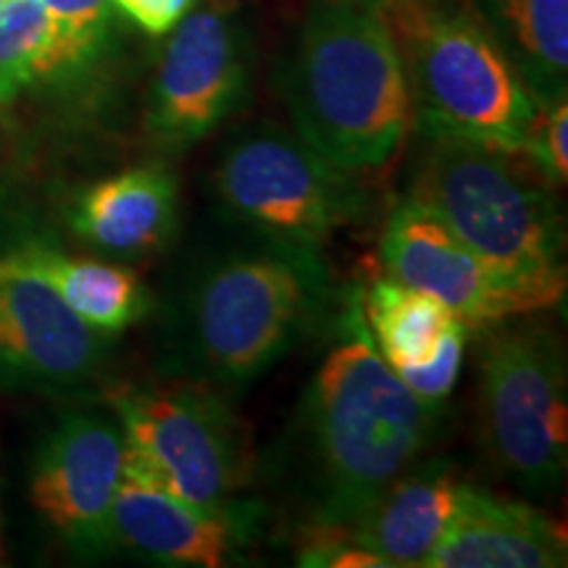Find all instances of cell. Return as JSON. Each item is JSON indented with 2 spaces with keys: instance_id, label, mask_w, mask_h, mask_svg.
<instances>
[{
  "instance_id": "cell-1",
  "label": "cell",
  "mask_w": 568,
  "mask_h": 568,
  "mask_svg": "<svg viewBox=\"0 0 568 568\" xmlns=\"http://www.w3.org/2000/svg\"><path fill=\"white\" fill-rule=\"evenodd\" d=\"M345 337L308 382L287 429L268 453V481L284 510L314 535H343L432 445L443 408L397 379L347 297Z\"/></svg>"
},
{
  "instance_id": "cell-2",
  "label": "cell",
  "mask_w": 568,
  "mask_h": 568,
  "mask_svg": "<svg viewBox=\"0 0 568 568\" xmlns=\"http://www.w3.org/2000/svg\"><path fill=\"white\" fill-rule=\"evenodd\" d=\"M329 293L322 253L243 232L182 274L163 316L161 372L243 393L314 329Z\"/></svg>"
},
{
  "instance_id": "cell-3",
  "label": "cell",
  "mask_w": 568,
  "mask_h": 568,
  "mask_svg": "<svg viewBox=\"0 0 568 568\" xmlns=\"http://www.w3.org/2000/svg\"><path fill=\"white\" fill-rule=\"evenodd\" d=\"M295 132L347 174L379 169L414 122L385 0H316L282 69Z\"/></svg>"
},
{
  "instance_id": "cell-4",
  "label": "cell",
  "mask_w": 568,
  "mask_h": 568,
  "mask_svg": "<svg viewBox=\"0 0 568 568\" xmlns=\"http://www.w3.org/2000/svg\"><path fill=\"white\" fill-rule=\"evenodd\" d=\"M408 201L550 305L566 297V224L552 184L518 151L424 138Z\"/></svg>"
},
{
  "instance_id": "cell-5",
  "label": "cell",
  "mask_w": 568,
  "mask_h": 568,
  "mask_svg": "<svg viewBox=\"0 0 568 568\" xmlns=\"http://www.w3.org/2000/svg\"><path fill=\"white\" fill-rule=\"evenodd\" d=\"M424 138L521 153L539 103L468 0H385Z\"/></svg>"
},
{
  "instance_id": "cell-6",
  "label": "cell",
  "mask_w": 568,
  "mask_h": 568,
  "mask_svg": "<svg viewBox=\"0 0 568 568\" xmlns=\"http://www.w3.org/2000/svg\"><path fill=\"white\" fill-rule=\"evenodd\" d=\"M109 406L122 426V477L216 514L253 506L240 500L251 479L247 435L224 393L193 382L119 387Z\"/></svg>"
},
{
  "instance_id": "cell-7",
  "label": "cell",
  "mask_w": 568,
  "mask_h": 568,
  "mask_svg": "<svg viewBox=\"0 0 568 568\" xmlns=\"http://www.w3.org/2000/svg\"><path fill=\"white\" fill-rule=\"evenodd\" d=\"M479 353V426L489 460L527 493L564 485L568 372L564 339L539 322H497Z\"/></svg>"
},
{
  "instance_id": "cell-8",
  "label": "cell",
  "mask_w": 568,
  "mask_h": 568,
  "mask_svg": "<svg viewBox=\"0 0 568 568\" xmlns=\"http://www.w3.org/2000/svg\"><path fill=\"white\" fill-rule=\"evenodd\" d=\"M211 184L234 226L314 253L358 219L366 201L347 172L274 124L234 132L219 151Z\"/></svg>"
},
{
  "instance_id": "cell-9",
  "label": "cell",
  "mask_w": 568,
  "mask_h": 568,
  "mask_svg": "<svg viewBox=\"0 0 568 568\" xmlns=\"http://www.w3.org/2000/svg\"><path fill=\"white\" fill-rule=\"evenodd\" d=\"M148 98V134L182 153L216 130L243 103L251 51L237 13L213 3L193 9L172 30Z\"/></svg>"
},
{
  "instance_id": "cell-10",
  "label": "cell",
  "mask_w": 568,
  "mask_h": 568,
  "mask_svg": "<svg viewBox=\"0 0 568 568\" xmlns=\"http://www.w3.org/2000/svg\"><path fill=\"white\" fill-rule=\"evenodd\" d=\"M122 426L98 410L63 414L32 458L30 500L74 556L113 550L111 508L122 481Z\"/></svg>"
},
{
  "instance_id": "cell-11",
  "label": "cell",
  "mask_w": 568,
  "mask_h": 568,
  "mask_svg": "<svg viewBox=\"0 0 568 568\" xmlns=\"http://www.w3.org/2000/svg\"><path fill=\"white\" fill-rule=\"evenodd\" d=\"M382 268L393 280L422 290L445 303L468 329L548 308V301L453 234L414 201L389 213L379 240Z\"/></svg>"
},
{
  "instance_id": "cell-12",
  "label": "cell",
  "mask_w": 568,
  "mask_h": 568,
  "mask_svg": "<svg viewBox=\"0 0 568 568\" xmlns=\"http://www.w3.org/2000/svg\"><path fill=\"white\" fill-rule=\"evenodd\" d=\"M109 337L82 322L30 266L0 255V385L63 395L101 374Z\"/></svg>"
},
{
  "instance_id": "cell-13",
  "label": "cell",
  "mask_w": 568,
  "mask_h": 568,
  "mask_svg": "<svg viewBox=\"0 0 568 568\" xmlns=\"http://www.w3.org/2000/svg\"><path fill=\"white\" fill-rule=\"evenodd\" d=\"M261 508L216 514L180 500L159 487L122 477L111 508L113 548L159 566L219 568L240 560Z\"/></svg>"
},
{
  "instance_id": "cell-14",
  "label": "cell",
  "mask_w": 568,
  "mask_h": 568,
  "mask_svg": "<svg viewBox=\"0 0 568 568\" xmlns=\"http://www.w3.org/2000/svg\"><path fill=\"white\" fill-rule=\"evenodd\" d=\"M566 558L564 524L521 500L464 485L456 516L424 568H558Z\"/></svg>"
},
{
  "instance_id": "cell-15",
  "label": "cell",
  "mask_w": 568,
  "mask_h": 568,
  "mask_svg": "<svg viewBox=\"0 0 568 568\" xmlns=\"http://www.w3.org/2000/svg\"><path fill=\"white\" fill-rule=\"evenodd\" d=\"M180 187L166 163L126 169L74 201L69 224L84 243L111 255H145L161 251L176 230Z\"/></svg>"
},
{
  "instance_id": "cell-16",
  "label": "cell",
  "mask_w": 568,
  "mask_h": 568,
  "mask_svg": "<svg viewBox=\"0 0 568 568\" xmlns=\"http://www.w3.org/2000/svg\"><path fill=\"white\" fill-rule=\"evenodd\" d=\"M464 485L445 460L414 464L355 524L351 542L385 566H424L456 516Z\"/></svg>"
},
{
  "instance_id": "cell-17",
  "label": "cell",
  "mask_w": 568,
  "mask_h": 568,
  "mask_svg": "<svg viewBox=\"0 0 568 568\" xmlns=\"http://www.w3.org/2000/svg\"><path fill=\"white\" fill-rule=\"evenodd\" d=\"M9 253L40 274L84 324L105 337L130 329L153 311L151 290L130 268L74 258L40 240H27Z\"/></svg>"
},
{
  "instance_id": "cell-18",
  "label": "cell",
  "mask_w": 568,
  "mask_h": 568,
  "mask_svg": "<svg viewBox=\"0 0 568 568\" xmlns=\"http://www.w3.org/2000/svg\"><path fill=\"white\" fill-rule=\"evenodd\" d=\"M539 105L566 98L568 0H471Z\"/></svg>"
},
{
  "instance_id": "cell-19",
  "label": "cell",
  "mask_w": 568,
  "mask_h": 568,
  "mask_svg": "<svg viewBox=\"0 0 568 568\" xmlns=\"http://www.w3.org/2000/svg\"><path fill=\"white\" fill-rule=\"evenodd\" d=\"M361 308L376 351L389 368L424 364L445 332L460 318L437 297L393 280H374L361 293Z\"/></svg>"
},
{
  "instance_id": "cell-20",
  "label": "cell",
  "mask_w": 568,
  "mask_h": 568,
  "mask_svg": "<svg viewBox=\"0 0 568 568\" xmlns=\"http://www.w3.org/2000/svg\"><path fill=\"white\" fill-rule=\"evenodd\" d=\"M53 77V27L40 0L0 6V105Z\"/></svg>"
},
{
  "instance_id": "cell-21",
  "label": "cell",
  "mask_w": 568,
  "mask_h": 568,
  "mask_svg": "<svg viewBox=\"0 0 568 568\" xmlns=\"http://www.w3.org/2000/svg\"><path fill=\"white\" fill-rule=\"evenodd\" d=\"M53 27V74L95 61L109 42L113 24L111 0H40Z\"/></svg>"
},
{
  "instance_id": "cell-22",
  "label": "cell",
  "mask_w": 568,
  "mask_h": 568,
  "mask_svg": "<svg viewBox=\"0 0 568 568\" xmlns=\"http://www.w3.org/2000/svg\"><path fill=\"white\" fill-rule=\"evenodd\" d=\"M466 337L468 326L464 322H456L445 332V337L439 339L432 358H426L424 364L393 368V372L418 400H424L432 408H443L447 395L453 393V387L458 382L460 364H464Z\"/></svg>"
},
{
  "instance_id": "cell-23",
  "label": "cell",
  "mask_w": 568,
  "mask_h": 568,
  "mask_svg": "<svg viewBox=\"0 0 568 568\" xmlns=\"http://www.w3.org/2000/svg\"><path fill=\"white\" fill-rule=\"evenodd\" d=\"M568 105L566 98L539 105L531 119L521 153L552 187L568 180Z\"/></svg>"
},
{
  "instance_id": "cell-24",
  "label": "cell",
  "mask_w": 568,
  "mask_h": 568,
  "mask_svg": "<svg viewBox=\"0 0 568 568\" xmlns=\"http://www.w3.org/2000/svg\"><path fill=\"white\" fill-rule=\"evenodd\" d=\"M132 24L151 38H163L193 11L195 0H111Z\"/></svg>"
},
{
  "instance_id": "cell-25",
  "label": "cell",
  "mask_w": 568,
  "mask_h": 568,
  "mask_svg": "<svg viewBox=\"0 0 568 568\" xmlns=\"http://www.w3.org/2000/svg\"><path fill=\"white\" fill-rule=\"evenodd\" d=\"M0 564H3V535H0Z\"/></svg>"
},
{
  "instance_id": "cell-26",
  "label": "cell",
  "mask_w": 568,
  "mask_h": 568,
  "mask_svg": "<svg viewBox=\"0 0 568 568\" xmlns=\"http://www.w3.org/2000/svg\"><path fill=\"white\" fill-rule=\"evenodd\" d=\"M6 3V0H0V6H3Z\"/></svg>"
}]
</instances>
